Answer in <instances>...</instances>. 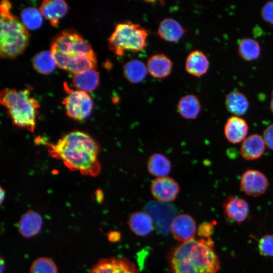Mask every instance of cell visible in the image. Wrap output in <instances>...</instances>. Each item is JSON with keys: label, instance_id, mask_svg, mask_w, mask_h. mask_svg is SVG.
Instances as JSON below:
<instances>
[{"label": "cell", "instance_id": "44dd1931", "mask_svg": "<svg viewBox=\"0 0 273 273\" xmlns=\"http://www.w3.org/2000/svg\"><path fill=\"white\" fill-rule=\"evenodd\" d=\"M186 30L175 20L172 18H165L160 23L157 33L162 39L175 42L179 40L185 34Z\"/></svg>", "mask_w": 273, "mask_h": 273}, {"label": "cell", "instance_id": "836d02e7", "mask_svg": "<svg viewBox=\"0 0 273 273\" xmlns=\"http://www.w3.org/2000/svg\"><path fill=\"white\" fill-rule=\"evenodd\" d=\"M263 138L267 148L273 150V124L268 125L264 130Z\"/></svg>", "mask_w": 273, "mask_h": 273}, {"label": "cell", "instance_id": "603a6c76", "mask_svg": "<svg viewBox=\"0 0 273 273\" xmlns=\"http://www.w3.org/2000/svg\"><path fill=\"white\" fill-rule=\"evenodd\" d=\"M224 104L226 110L236 116L244 115L249 106L246 97L238 90L229 93L226 96Z\"/></svg>", "mask_w": 273, "mask_h": 273}, {"label": "cell", "instance_id": "4fadbf2b", "mask_svg": "<svg viewBox=\"0 0 273 273\" xmlns=\"http://www.w3.org/2000/svg\"><path fill=\"white\" fill-rule=\"evenodd\" d=\"M170 231L177 240L186 242L193 239L196 232V224L193 218L187 214L177 215L173 219Z\"/></svg>", "mask_w": 273, "mask_h": 273}, {"label": "cell", "instance_id": "8992f818", "mask_svg": "<svg viewBox=\"0 0 273 273\" xmlns=\"http://www.w3.org/2000/svg\"><path fill=\"white\" fill-rule=\"evenodd\" d=\"M147 30L129 21L118 23L108 38L109 49L117 56L137 53L147 46Z\"/></svg>", "mask_w": 273, "mask_h": 273}, {"label": "cell", "instance_id": "30bf717a", "mask_svg": "<svg viewBox=\"0 0 273 273\" xmlns=\"http://www.w3.org/2000/svg\"><path fill=\"white\" fill-rule=\"evenodd\" d=\"M150 191L157 201L168 203L176 199L179 192L180 187L172 177H156L151 184Z\"/></svg>", "mask_w": 273, "mask_h": 273}, {"label": "cell", "instance_id": "d6a6232c", "mask_svg": "<svg viewBox=\"0 0 273 273\" xmlns=\"http://www.w3.org/2000/svg\"><path fill=\"white\" fill-rule=\"evenodd\" d=\"M214 232V224L210 222L202 223L199 228V235L204 239H210Z\"/></svg>", "mask_w": 273, "mask_h": 273}, {"label": "cell", "instance_id": "f1b7e54d", "mask_svg": "<svg viewBox=\"0 0 273 273\" xmlns=\"http://www.w3.org/2000/svg\"><path fill=\"white\" fill-rule=\"evenodd\" d=\"M22 22L30 29L38 28L42 23V14L38 9L34 7H27L21 12Z\"/></svg>", "mask_w": 273, "mask_h": 273}, {"label": "cell", "instance_id": "d4e9b609", "mask_svg": "<svg viewBox=\"0 0 273 273\" xmlns=\"http://www.w3.org/2000/svg\"><path fill=\"white\" fill-rule=\"evenodd\" d=\"M179 114L187 119H195L201 111V104L198 98L192 94L183 97L178 101Z\"/></svg>", "mask_w": 273, "mask_h": 273}, {"label": "cell", "instance_id": "7402d4cb", "mask_svg": "<svg viewBox=\"0 0 273 273\" xmlns=\"http://www.w3.org/2000/svg\"><path fill=\"white\" fill-rule=\"evenodd\" d=\"M128 223L131 231L135 234L141 236L150 234L154 226L152 217L146 211H138L132 214Z\"/></svg>", "mask_w": 273, "mask_h": 273}, {"label": "cell", "instance_id": "2e32d148", "mask_svg": "<svg viewBox=\"0 0 273 273\" xmlns=\"http://www.w3.org/2000/svg\"><path fill=\"white\" fill-rule=\"evenodd\" d=\"M265 146L261 135L252 134L243 141L240 148L241 155L246 160L257 159L263 154Z\"/></svg>", "mask_w": 273, "mask_h": 273}, {"label": "cell", "instance_id": "f546056e", "mask_svg": "<svg viewBox=\"0 0 273 273\" xmlns=\"http://www.w3.org/2000/svg\"><path fill=\"white\" fill-rule=\"evenodd\" d=\"M30 273H58L57 267L50 258L40 257L35 259L30 268Z\"/></svg>", "mask_w": 273, "mask_h": 273}, {"label": "cell", "instance_id": "9c48e42d", "mask_svg": "<svg viewBox=\"0 0 273 273\" xmlns=\"http://www.w3.org/2000/svg\"><path fill=\"white\" fill-rule=\"evenodd\" d=\"M269 185L267 178L263 173L257 170L249 169L242 174L240 187L246 195L257 197L266 192Z\"/></svg>", "mask_w": 273, "mask_h": 273}, {"label": "cell", "instance_id": "ffe728a7", "mask_svg": "<svg viewBox=\"0 0 273 273\" xmlns=\"http://www.w3.org/2000/svg\"><path fill=\"white\" fill-rule=\"evenodd\" d=\"M209 67V62L207 56L200 51H193L186 59V70L192 75L201 76L207 72Z\"/></svg>", "mask_w": 273, "mask_h": 273}, {"label": "cell", "instance_id": "277c9868", "mask_svg": "<svg viewBox=\"0 0 273 273\" xmlns=\"http://www.w3.org/2000/svg\"><path fill=\"white\" fill-rule=\"evenodd\" d=\"M30 93L29 88L20 90L5 88L0 93V103L7 109L14 125L33 132L40 105L30 97Z\"/></svg>", "mask_w": 273, "mask_h": 273}, {"label": "cell", "instance_id": "6da1fadb", "mask_svg": "<svg viewBox=\"0 0 273 273\" xmlns=\"http://www.w3.org/2000/svg\"><path fill=\"white\" fill-rule=\"evenodd\" d=\"M46 146L52 157L60 160L70 170L89 176L101 172L100 146L87 133L72 131L55 143H47Z\"/></svg>", "mask_w": 273, "mask_h": 273}, {"label": "cell", "instance_id": "ba28073f", "mask_svg": "<svg viewBox=\"0 0 273 273\" xmlns=\"http://www.w3.org/2000/svg\"><path fill=\"white\" fill-rule=\"evenodd\" d=\"M145 211L152 218L156 230L162 235H168L171 223L177 215L176 208L168 203L150 202L145 207Z\"/></svg>", "mask_w": 273, "mask_h": 273}, {"label": "cell", "instance_id": "d6986e66", "mask_svg": "<svg viewBox=\"0 0 273 273\" xmlns=\"http://www.w3.org/2000/svg\"><path fill=\"white\" fill-rule=\"evenodd\" d=\"M99 78V74L95 69L88 68L74 74L72 82L77 90L88 93L98 86Z\"/></svg>", "mask_w": 273, "mask_h": 273}, {"label": "cell", "instance_id": "8d00e7d4", "mask_svg": "<svg viewBox=\"0 0 273 273\" xmlns=\"http://www.w3.org/2000/svg\"><path fill=\"white\" fill-rule=\"evenodd\" d=\"M270 110L273 114V94L271 95V100L270 102Z\"/></svg>", "mask_w": 273, "mask_h": 273}, {"label": "cell", "instance_id": "e0dca14e", "mask_svg": "<svg viewBox=\"0 0 273 273\" xmlns=\"http://www.w3.org/2000/svg\"><path fill=\"white\" fill-rule=\"evenodd\" d=\"M173 63L165 55L157 54L151 56L147 61L148 72L153 77L164 78L171 72Z\"/></svg>", "mask_w": 273, "mask_h": 273}, {"label": "cell", "instance_id": "cb8c5ba5", "mask_svg": "<svg viewBox=\"0 0 273 273\" xmlns=\"http://www.w3.org/2000/svg\"><path fill=\"white\" fill-rule=\"evenodd\" d=\"M148 172L157 177L168 176L171 171V163L164 155L154 153L151 155L147 161Z\"/></svg>", "mask_w": 273, "mask_h": 273}, {"label": "cell", "instance_id": "9a60e30c", "mask_svg": "<svg viewBox=\"0 0 273 273\" xmlns=\"http://www.w3.org/2000/svg\"><path fill=\"white\" fill-rule=\"evenodd\" d=\"M42 225V219L41 215L33 210H29L21 216L18 230L23 237L30 238L39 233Z\"/></svg>", "mask_w": 273, "mask_h": 273}, {"label": "cell", "instance_id": "1f68e13d", "mask_svg": "<svg viewBox=\"0 0 273 273\" xmlns=\"http://www.w3.org/2000/svg\"><path fill=\"white\" fill-rule=\"evenodd\" d=\"M261 15L265 21L273 25V1H268L263 5Z\"/></svg>", "mask_w": 273, "mask_h": 273}, {"label": "cell", "instance_id": "5b68a950", "mask_svg": "<svg viewBox=\"0 0 273 273\" xmlns=\"http://www.w3.org/2000/svg\"><path fill=\"white\" fill-rule=\"evenodd\" d=\"M11 5L3 0L0 5V55L13 58L22 53L27 46L29 34L27 28L10 12Z\"/></svg>", "mask_w": 273, "mask_h": 273}, {"label": "cell", "instance_id": "e575fe53", "mask_svg": "<svg viewBox=\"0 0 273 273\" xmlns=\"http://www.w3.org/2000/svg\"><path fill=\"white\" fill-rule=\"evenodd\" d=\"M5 191L3 188L1 187V203H2L5 198Z\"/></svg>", "mask_w": 273, "mask_h": 273}, {"label": "cell", "instance_id": "52a82bcc", "mask_svg": "<svg viewBox=\"0 0 273 273\" xmlns=\"http://www.w3.org/2000/svg\"><path fill=\"white\" fill-rule=\"evenodd\" d=\"M64 89L67 96L62 101L66 115L70 118L82 121L88 118L92 111L93 102L87 93L70 88L66 82Z\"/></svg>", "mask_w": 273, "mask_h": 273}, {"label": "cell", "instance_id": "4dcf8cb0", "mask_svg": "<svg viewBox=\"0 0 273 273\" xmlns=\"http://www.w3.org/2000/svg\"><path fill=\"white\" fill-rule=\"evenodd\" d=\"M258 248L260 254L266 257L273 256V234L265 235L259 240Z\"/></svg>", "mask_w": 273, "mask_h": 273}, {"label": "cell", "instance_id": "5bb4252c", "mask_svg": "<svg viewBox=\"0 0 273 273\" xmlns=\"http://www.w3.org/2000/svg\"><path fill=\"white\" fill-rule=\"evenodd\" d=\"M247 123L244 119L236 116L230 117L224 127V133L228 141L237 144L244 141L248 131Z\"/></svg>", "mask_w": 273, "mask_h": 273}, {"label": "cell", "instance_id": "ac0fdd59", "mask_svg": "<svg viewBox=\"0 0 273 273\" xmlns=\"http://www.w3.org/2000/svg\"><path fill=\"white\" fill-rule=\"evenodd\" d=\"M38 10L54 26L67 13V5L63 0H45L42 2Z\"/></svg>", "mask_w": 273, "mask_h": 273}, {"label": "cell", "instance_id": "3957f363", "mask_svg": "<svg viewBox=\"0 0 273 273\" xmlns=\"http://www.w3.org/2000/svg\"><path fill=\"white\" fill-rule=\"evenodd\" d=\"M50 51L57 65L73 74L97 67L96 55L90 44L73 30L62 31L55 37Z\"/></svg>", "mask_w": 273, "mask_h": 273}, {"label": "cell", "instance_id": "7a4b0ae2", "mask_svg": "<svg viewBox=\"0 0 273 273\" xmlns=\"http://www.w3.org/2000/svg\"><path fill=\"white\" fill-rule=\"evenodd\" d=\"M169 273H217L219 258L210 239H194L173 247L167 255Z\"/></svg>", "mask_w": 273, "mask_h": 273}, {"label": "cell", "instance_id": "4316f807", "mask_svg": "<svg viewBox=\"0 0 273 273\" xmlns=\"http://www.w3.org/2000/svg\"><path fill=\"white\" fill-rule=\"evenodd\" d=\"M32 63L36 71L43 74L52 73L57 65L51 51H43L36 54L32 58Z\"/></svg>", "mask_w": 273, "mask_h": 273}, {"label": "cell", "instance_id": "83f0119b", "mask_svg": "<svg viewBox=\"0 0 273 273\" xmlns=\"http://www.w3.org/2000/svg\"><path fill=\"white\" fill-rule=\"evenodd\" d=\"M260 46L258 42L252 38L245 37L239 40L238 53L245 61H253L257 59L260 54Z\"/></svg>", "mask_w": 273, "mask_h": 273}, {"label": "cell", "instance_id": "8fae6325", "mask_svg": "<svg viewBox=\"0 0 273 273\" xmlns=\"http://www.w3.org/2000/svg\"><path fill=\"white\" fill-rule=\"evenodd\" d=\"M89 273H140L135 265L124 258L100 259Z\"/></svg>", "mask_w": 273, "mask_h": 273}, {"label": "cell", "instance_id": "484cf974", "mask_svg": "<svg viewBox=\"0 0 273 273\" xmlns=\"http://www.w3.org/2000/svg\"><path fill=\"white\" fill-rule=\"evenodd\" d=\"M123 71L125 78L133 83L142 81L148 72L147 66L136 59L127 62L123 66Z\"/></svg>", "mask_w": 273, "mask_h": 273}, {"label": "cell", "instance_id": "d590c367", "mask_svg": "<svg viewBox=\"0 0 273 273\" xmlns=\"http://www.w3.org/2000/svg\"><path fill=\"white\" fill-rule=\"evenodd\" d=\"M5 268V262L3 258L1 257V273H3Z\"/></svg>", "mask_w": 273, "mask_h": 273}, {"label": "cell", "instance_id": "7c38bea8", "mask_svg": "<svg viewBox=\"0 0 273 273\" xmlns=\"http://www.w3.org/2000/svg\"><path fill=\"white\" fill-rule=\"evenodd\" d=\"M224 214L227 219L240 224L244 222L249 214V206L243 198L230 196L223 203Z\"/></svg>", "mask_w": 273, "mask_h": 273}]
</instances>
